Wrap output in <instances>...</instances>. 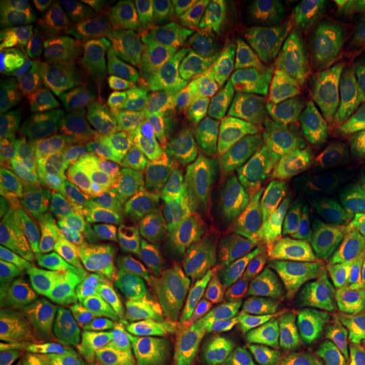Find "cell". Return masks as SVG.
Wrapping results in <instances>:
<instances>
[{
  "label": "cell",
  "mask_w": 365,
  "mask_h": 365,
  "mask_svg": "<svg viewBox=\"0 0 365 365\" xmlns=\"http://www.w3.org/2000/svg\"><path fill=\"white\" fill-rule=\"evenodd\" d=\"M277 115L276 103L264 93L227 98L207 108L202 161L245 218L266 188L264 132Z\"/></svg>",
  "instance_id": "3957f363"
},
{
  "label": "cell",
  "mask_w": 365,
  "mask_h": 365,
  "mask_svg": "<svg viewBox=\"0 0 365 365\" xmlns=\"http://www.w3.org/2000/svg\"><path fill=\"white\" fill-rule=\"evenodd\" d=\"M269 203H271L274 220L289 228L314 225V223L323 225V223L340 217V212L336 208L284 188L272 191Z\"/></svg>",
  "instance_id": "f1b7e54d"
},
{
  "label": "cell",
  "mask_w": 365,
  "mask_h": 365,
  "mask_svg": "<svg viewBox=\"0 0 365 365\" xmlns=\"http://www.w3.org/2000/svg\"><path fill=\"white\" fill-rule=\"evenodd\" d=\"M250 336L252 335H249V339L244 341V345L237 352L225 355L213 365H272L259 350L254 349L250 344Z\"/></svg>",
  "instance_id": "8d00e7d4"
},
{
  "label": "cell",
  "mask_w": 365,
  "mask_h": 365,
  "mask_svg": "<svg viewBox=\"0 0 365 365\" xmlns=\"http://www.w3.org/2000/svg\"><path fill=\"white\" fill-rule=\"evenodd\" d=\"M359 281H360V284H362V289H364V293H365V267H364L362 274H360V276H359Z\"/></svg>",
  "instance_id": "b9f144b4"
},
{
  "label": "cell",
  "mask_w": 365,
  "mask_h": 365,
  "mask_svg": "<svg viewBox=\"0 0 365 365\" xmlns=\"http://www.w3.org/2000/svg\"><path fill=\"white\" fill-rule=\"evenodd\" d=\"M2 19L27 24L53 27V29H80L75 11L68 0H7L2 2Z\"/></svg>",
  "instance_id": "83f0119b"
},
{
  "label": "cell",
  "mask_w": 365,
  "mask_h": 365,
  "mask_svg": "<svg viewBox=\"0 0 365 365\" xmlns=\"http://www.w3.org/2000/svg\"><path fill=\"white\" fill-rule=\"evenodd\" d=\"M154 19L185 58L202 56L240 39L244 33L202 4L186 0H150Z\"/></svg>",
  "instance_id": "d6986e66"
},
{
  "label": "cell",
  "mask_w": 365,
  "mask_h": 365,
  "mask_svg": "<svg viewBox=\"0 0 365 365\" xmlns=\"http://www.w3.org/2000/svg\"><path fill=\"white\" fill-rule=\"evenodd\" d=\"M149 247L164 274L175 281L220 266L239 252L240 237L217 212H207L159 232L149 240Z\"/></svg>",
  "instance_id": "8fae6325"
},
{
  "label": "cell",
  "mask_w": 365,
  "mask_h": 365,
  "mask_svg": "<svg viewBox=\"0 0 365 365\" xmlns=\"http://www.w3.org/2000/svg\"><path fill=\"white\" fill-rule=\"evenodd\" d=\"M346 54L350 63V83L365 75V0L336 2Z\"/></svg>",
  "instance_id": "f546056e"
},
{
  "label": "cell",
  "mask_w": 365,
  "mask_h": 365,
  "mask_svg": "<svg viewBox=\"0 0 365 365\" xmlns=\"http://www.w3.org/2000/svg\"><path fill=\"white\" fill-rule=\"evenodd\" d=\"M163 289L154 272L103 282H86L59 303L48 323L54 344L88 352L139 335L149 323L153 303Z\"/></svg>",
  "instance_id": "7a4b0ae2"
},
{
  "label": "cell",
  "mask_w": 365,
  "mask_h": 365,
  "mask_svg": "<svg viewBox=\"0 0 365 365\" xmlns=\"http://www.w3.org/2000/svg\"><path fill=\"white\" fill-rule=\"evenodd\" d=\"M185 59L145 2L134 4L93 53L103 85L115 90L113 98L164 86Z\"/></svg>",
  "instance_id": "ba28073f"
},
{
  "label": "cell",
  "mask_w": 365,
  "mask_h": 365,
  "mask_svg": "<svg viewBox=\"0 0 365 365\" xmlns=\"http://www.w3.org/2000/svg\"><path fill=\"white\" fill-rule=\"evenodd\" d=\"M336 330L346 333V335H350L352 339L359 340L360 344H365V298L362 299V303H360L359 307L341 322V325L336 328Z\"/></svg>",
  "instance_id": "74e56055"
},
{
  "label": "cell",
  "mask_w": 365,
  "mask_h": 365,
  "mask_svg": "<svg viewBox=\"0 0 365 365\" xmlns=\"http://www.w3.org/2000/svg\"><path fill=\"white\" fill-rule=\"evenodd\" d=\"M81 161H83V154L73 145L70 137L66 135L65 130V154H63V159L51 171H48L46 175L41 176L38 181L33 182L29 190H33L34 193H39L43 196L51 193V191L59 188V186L65 185L68 178L71 180L73 175L78 171Z\"/></svg>",
  "instance_id": "1f68e13d"
},
{
  "label": "cell",
  "mask_w": 365,
  "mask_h": 365,
  "mask_svg": "<svg viewBox=\"0 0 365 365\" xmlns=\"http://www.w3.org/2000/svg\"><path fill=\"white\" fill-rule=\"evenodd\" d=\"M202 6L217 11L240 33H271L277 21L269 16L267 6L254 0H203Z\"/></svg>",
  "instance_id": "4dcf8cb0"
},
{
  "label": "cell",
  "mask_w": 365,
  "mask_h": 365,
  "mask_svg": "<svg viewBox=\"0 0 365 365\" xmlns=\"http://www.w3.org/2000/svg\"><path fill=\"white\" fill-rule=\"evenodd\" d=\"M43 365H81L78 354L70 352L66 345L54 344L43 349Z\"/></svg>",
  "instance_id": "f35d334b"
},
{
  "label": "cell",
  "mask_w": 365,
  "mask_h": 365,
  "mask_svg": "<svg viewBox=\"0 0 365 365\" xmlns=\"http://www.w3.org/2000/svg\"><path fill=\"white\" fill-rule=\"evenodd\" d=\"M271 38L272 31L249 33L202 56L186 58L164 86L180 88L203 105L266 93L282 75Z\"/></svg>",
  "instance_id": "52a82bcc"
},
{
  "label": "cell",
  "mask_w": 365,
  "mask_h": 365,
  "mask_svg": "<svg viewBox=\"0 0 365 365\" xmlns=\"http://www.w3.org/2000/svg\"><path fill=\"white\" fill-rule=\"evenodd\" d=\"M318 245L298 274L355 279L365 267V222L339 217L317 227Z\"/></svg>",
  "instance_id": "44dd1931"
},
{
  "label": "cell",
  "mask_w": 365,
  "mask_h": 365,
  "mask_svg": "<svg viewBox=\"0 0 365 365\" xmlns=\"http://www.w3.org/2000/svg\"><path fill=\"white\" fill-rule=\"evenodd\" d=\"M54 234L46 220L43 202L36 196L4 200L0 220V281L4 286L21 276L53 252Z\"/></svg>",
  "instance_id": "9a60e30c"
},
{
  "label": "cell",
  "mask_w": 365,
  "mask_h": 365,
  "mask_svg": "<svg viewBox=\"0 0 365 365\" xmlns=\"http://www.w3.org/2000/svg\"><path fill=\"white\" fill-rule=\"evenodd\" d=\"M333 365H336V364H333Z\"/></svg>",
  "instance_id": "7bdbcfd3"
},
{
  "label": "cell",
  "mask_w": 365,
  "mask_h": 365,
  "mask_svg": "<svg viewBox=\"0 0 365 365\" xmlns=\"http://www.w3.org/2000/svg\"><path fill=\"white\" fill-rule=\"evenodd\" d=\"M173 365H213V364H207V362H195V360H181V362H176Z\"/></svg>",
  "instance_id": "60d3db41"
},
{
  "label": "cell",
  "mask_w": 365,
  "mask_h": 365,
  "mask_svg": "<svg viewBox=\"0 0 365 365\" xmlns=\"http://www.w3.org/2000/svg\"><path fill=\"white\" fill-rule=\"evenodd\" d=\"M91 39L83 27L53 29L2 19V68L26 70L65 65V61L83 58L91 53Z\"/></svg>",
  "instance_id": "ac0fdd59"
},
{
  "label": "cell",
  "mask_w": 365,
  "mask_h": 365,
  "mask_svg": "<svg viewBox=\"0 0 365 365\" xmlns=\"http://www.w3.org/2000/svg\"><path fill=\"white\" fill-rule=\"evenodd\" d=\"M43 208L53 234L66 242L108 217L105 154L86 150L71 180L43 196Z\"/></svg>",
  "instance_id": "4fadbf2b"
},
{
  "label": "cell",
  "mask_w": 365,
  "mask_h": 365,
  "mask_svg": "<svg viewBox=\"0 0 365 365\" xmlns=\"http://www.w3.org/2000/svg\"><path fill=\"white\" fill-rule=\"evenodd\" d=\"M108 113V143L117 154H188L207 129V107L170 88L120 95Z\"/></svg>",
  "instance_id": "8992f818"
},
{
  "label": "cell",
  "mask_w": 365,
  "mask_h": 365,
  "mask_svg": "<svg viewBox=\"0 0 365 365\" xmlns=\"http://www.w3.org/2000/svg\"><path fill=\"white\" fill-rule=\"evenodd\" d=\"M81 6L88 19L103 31H112L132 9L129 0H83Z\"/></svg>",
  "instance_id": "836d02e7"
},
{
  "label": "cell",
  "mask_w": 365,
  "mask_h": 365,
  "mask_svg": "<svg viewBox=\"0 0 365 365\" xmlns=\"http://www.w3.org/2000/svg\"><path fill=\"white\" fill-rule=\"evenodd\" d=\"M349 176L352 182L355 202L362 208V213H365V108L359 110V125L354 140Z\"/></svg>",
  "instance_id": "d6a6232c"
},
{
  "label": "cell",
  "mask_w": 365,
  "mask_h": 365,
  "mask_svg": "<svg viewBox=\"0 0 365 365\" xmlns=\"http://www.w3.org/2000/svg\"><path fill=\"white\" fill-rule=\"evenodd\" d=\"M276 276L293 308L296 328H313L328 335L335 331L365 298L359 277L331 279L303 274Z\"/></svg>",
  "instance_id": "e0dca14e"
},
{
  "label": "cell",
  "mask_w": 365,
  "mask_h": 365,
  "mask_svg": "<svg viewBox=\"0 0 365 365\" xmlns=\"http://www.w3.org/2000/svg\"><path fill=\"white\" fill-rule=\"evenodd\" d=\"M65 154V127L44 120L14 122L0 130V180L16 188H31Z\"/></svg>",
  "instance_id": "2e32d148"
},
{
  "label": "cell",
  "mask_w": 365,
  "mask_h": 365,
  "mask_svg": "<svg viewBox=\"0 0 365 365\" xmlns=\"http://www.w3.org/2000/svg\"><path fill=\"white\" fill-rule=\"evenodd\" d=\"M350 93L330 75H281L266 91L294 143L346 171L359 125Z\"/></svg>",
  "instance_id": "5b68a950"
},
{
  "label": "cell",
  "mask_w": 365,
  "mask_h": 365,
  "mask_svg": "<svg viewBox=\"0 0 365 365\" xmlns=\"http://www.w3.org/2000/svg\"><path fill=\"white\" fill-rule=\"evenodd\" d=\"M217 298L254 336H274L296 328L293 308L277 276L252 254L235 252L217 267Z\"/></svg>",
  "instance_id": "30bf717a"
},
{
  "label": "cell",
  "mask_w": 365,
  "mask_h": 365,
  "mask_svg": "<svg viewBox=\"0 0 365 365\" xmlns=\"http://www.w3.org/2000/svg\"><path fill=\"white\" fill-rule=\"evenodd\" d=\"M54 276L43 272L2 286L0 293V344H39L54 299Z\"/></svg>",
  "instance_id": "ffe728a7"
},
{
  "label": "cell",
  "mask_w": 365,
  "mask_h": 365,
  "mask_svg": "<svg viewBox=\"0 0 365 365\" xmlns=\"http://www.w3.org/2000/svg\"><path fill=\"white\" fill-rule=\"evenodd\" d=\"M105 190L112 215L148 242L205 207L188 154L105 156Z\"/></svg>",
  "instance_id": "6da1fadb"
},
{
  "label": "cell",
  "mask_w": 365,
  "mask_h": 365,
  "mask_svg": "<svg viewBox=\"0 0 365 365\" xmlns=\"http://www.w3.org/2000/svg\"><path fill=\"white\" fill-rule=\"evenodd\" d=\"M350 91H352V98H354V103L357 105V108H365V75L360 76L352 83L349 85Z\"/></svg>",
  "instance_id": "ab89813d"
},
{
  "label": "cell",
  "mask_w": 365,
  "mask_h": 365,
  "mask_svg": "<svg viewBox=\"0 0 365 365\" xmlns=\"http://www.w3.org/2000/svg\"><path fill=\"white\" fill-rule=\"evenodd\" d=\"M250 344L272 365H333V345L327 333L294 328L274 336H250Z\"/></svg>",
  "instance_id": "603a6c76"
},
{
  "label": "cell",
  "mask_w": 365,
  "mask_h": 365,
  "mask_svg": "<svg viewBox=\"0 0 365 365\" xmlns=\"http://www.w3.org/2000/svg\"><path fill=\"white\" fill-rule=\"evenodd\" d=\"M2 90V110H0V122L4 125L14 122H26L41 113H46V103L43 91L36 85L29 70H14L4 73Z\"/></svg>",
  "instance_id": "484cf974"
},
{
  "label": "cell",
  "mask_w": 365,
  "mask_h": 365,
  "mask_svg": "<svg viewBox=\"0 0 365 365\" xmlns=\"http://www.w3.org/2000/svg\"><path fill=\"white\" fill-rule=\"evenodd\" d=\"M76 354L81 365H173L181 362L170 346L150 335H137L117 345Z\"/></svg>",
  "instance_id": "d4e9b609"
},
{
  "label": "cell",
  "mask_w": 365,
  "mask_h": 365,
  "mask_svg": "<svg viewBox=\"0 0 365 365\" xmlns=\"http://www.w3.org/2000/svg\"><path fill=\"white\" fill-rule=\"evenodd\" d=\"M272 51L284 76L330 75L350 81L336 4L327 0L299 2L277 19L272 29Z\"/></svg>",
  "instance_id": "9c48e42d"
},
{
  "label": "cell",
  "mask_w": 365,
  "mask_h": 365,
  "mask_svg": "<svg viewBox=\"0 0 365 365\" xmlns=\"http://www.w3.org/2000/svg\"><path fill=\"white\" fill-rule=\"evenodd\" d=\"M148 328L149 335L170 346L180 360L207 364L237 352L250 335L223 313L212 271L163 286Z\"/></svg>",
  "instance_id": "277c9868"
},
{
  "label": "cell",
  "mask_w": 365,
  "mask_h": 365,
  "mask_svg": "<svg viewBox=\"0 0 365 365\" xmlns=\"http://www.w3.org/2000/svg\"><path fill=\"white\" fill-rule=\"evenodd\" d=\"M36 85L43 91L46 113L54 127L61 125L59 118L66 117L71 103L83 88V63H65L44 68H26Z\"/></svg>",
  "instance_id": "cb8c5ba5"
},
{
  "label": "cell",
  "mask_w": 365,
  "mask_h": 365,
  "mask_svg": "<svg viewBox=\"0 0 365 365\" xmlns=\"http://www.w3.org/2000/svg\"><path fill=\"white\" fill-rule=\"evenodd\" d=\"M269 180L277 188L304 195L339 210L350 198V185L339 170L309 156L291 139L279 115L267 129Z\"/></svg>",
  "instance_id": "7c38bea8"
},
{
  "label": "cell",
  "mask_w": 365,
  "mask_h": 365,
  "mask_svg": "<svg viewBox=\"0 0 365 365\" xmlns=\"http://www.w3.org/2000/svg\"><path fill=\"white\" fill-rule=\"evenodd\" d=\"M317 245V228H284L274 237L267 264L276 274H298L313 257Z\"/></svg>",
  "instance_id": "4316f807"
},
{
  "label": "cell",
  "mask_w": 365,
  "mask_h": 365,
  "mask_svg": "<svg viewBox=\"0 0 365 365\" xmlns=\"http://www.w3.org/2000/svg\"><path fill=\"white\" fill-rule=\"evenodd\" d=\"M105 85L97 68L86 71V80L80 95L71 103L65 117V130L70 140L78 149L93 150L107 130L110 122Z\"/></svg>",
  "instance_id": "7402d4cb"
},
{
  "label": "cell",
  "mask_w": 365,
  "mask_h": 365,
  "mask_svg": "<svg viewBox=\"0 0 365 365\" xmlns=\"http://www.w3.org/2000/svg\"><path fill=\"white\" fill-rule=\"evenodd\" d=\"M78 281H113L150 267L149 257L117 217H105L68 242Z\"/></svg>",
  "instance_id": "5bb4252c"
},
{
  "label": "cell",
  "mask_w": 365,
  "mask_h": 365,
  "mask_svg": "<svg viewBox=\"0 0 365 365\" xmlns=\"http://www.w3.org/2000/svg\"><path fill=\"white\" fill-rule=\"evenodd\" d=\"M328 336L333 345V362L336 365H365V344L340 330L328 333Z\"/></svg>",
  "instance_id": "e575fe53"
},
{
  "label": "cell",
  "mask_w": 365,
  "mask_h": 365,
  "mask_svg": "<svg viewBox=\"0 0 365 365\" xmlns=\"http://www.w3.org/2000/svg\"><path fill=\"white\" fill-rule=\"evenodd\" d=\"M0 365H43V349L39 344L2 346Z\"/></svg>",
  "instance_id": "d590c367"
}]
</instances>
